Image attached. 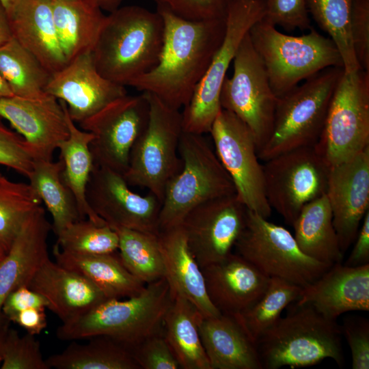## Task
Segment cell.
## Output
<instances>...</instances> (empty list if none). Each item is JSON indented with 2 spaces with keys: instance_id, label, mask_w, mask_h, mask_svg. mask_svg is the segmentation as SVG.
<instances>
[{
  "instance_id": "obj_24",
  "label": "cell",
  "mask_w": 369,
  "mask_h": 369,
  "mask_svg": "<svg viewBox=\"0 0 369 369\" xmlns=\"http://www.w3.org/2000/svg\"><path fill=\"white\" fill-rule=\"evenodd\" d=\"M27 286L46 299L48 308L62 323L85 314L107 299L87 278L50 258L37 271Z\"/></svg>"
},
{
  "instance_id": "obj_32",
  "label": "cell",
  "mask_w": 369,
  "mask_h": 369,
  "mask_svg": "<svg viewBox=\"0 0 369 369\" xmlns=\"http://www.w3.org/2000/svg\"><path fill=\"white\" fill-rule=\"evenodd\" d=\"M66 119L69 135L58 147L59 159L63 163L62 178L73 193L81 217L98 224H105L92 210L86 198L87 185L94 166L90 148L94 135L77 126L70 118L67 107Z\"/></svg>"
},
{
  "instance_id": "obj_39",
  "label": "cell",
  "mask_w": 369,
  "mask_h": 369,
  "mask_svg": "<svg viewBox=\"0 0 369 369\" xmlns=\"http://www.w3.org/2000/svg\"><path fill=\"white\" fill-rule=\"evenodd\" d=\"M42 204L29 183L0 173V244L8 250L31 213Z\"/></svg>"
},
{
  "instance_id": "obj_11",
  "label": "cell",
  "mask_w": 369,
  "mask_h": 369,
  "mask_svg": "<svg viewBox=\"0 0 369 369\" xmlns=\"http://www.w3.org/2000/svg\"><path fill=\"white\" fill-rule=\"evenodd\" d=\"M266 13V0H235L226 18L223 42L215 53L204 77L196 86L191 100L183 107V131L209 133L221 109L220 92L227 71L236 51L251 27Z\"/></svg>"
},
{
  "instance_id": "obj_37",
  "label": "cell",
  "mask_w": 369,
  "mask_h": 369,
  "mask_svg": "<svg viewBox=\"0 0 369 369\" xmlns=\"http://www.w3.org/2000/svg\"><path fill=\"white\" fill-rule=\"evenodd\" d=\"M301 290V287L284 279L270 277L261 297L246 310L233 316L256 343L281 317L284 308L299 298Z\"/></svg>"
},
{
  "instance_id": "obj_42",
  "label": "cell",
  "mask_w": 369,
  "mask_h": 369,
  "mask_svg": "<svg viewBox=\"0 0 369 369\" xmlns=\"http://www.w3.org/2000/svg\"><path fill=\"white\" fill-rule=\"evenodd\" d=\"M157 11L169 12L185 20L226 19L235 0H152Z\"/></svg>"
},
{
  "instance_id": "obj_45",
  "label": "cell",
  "mask_w": 369,
  "mask_h": 369,
  "mask_svg": "<svg viewBox=\"0 0 369 369\" xmlns=\"http://www.w3.org/2000/svg\"><path fill=\"white\" fill-rule=\"evenodd\" d=\"M140 368L177 369L180 365L165 340L163 331L131 349Z\"/></svg>"
},
{
  "instance_id": "obj_30",
  "label": "cell",
  "mask_w": 369,
  "mask_h": 369,
  "mask_svg": "<svg viewBox=\"0 0 369 369\" xmlns=\"http://www.w3.org/2000/svg\"><path fill=\"white\" fill-rule=\"evenodd\" d=\"M202 317L189 300L180 295L172 297L163 333L181 368L211 369L199 332Z\"/></svg>"
},
{
  "instance_id": "obj_48",
  "label": "cell",
  "mask_w": 369,
  "mask_h": 369,
  "mask_svg": "<svg viewBox=\"0 0 369 369\" xmlns=\"http://www.w3.org/2000/svg\"><path fill=\"white\" fill-rule=\"evenodd\" d=\"M46 299L27 286H23L10 293L5 299L1 312L10 322L20 312L29 308H48Z\"/></svg>"
},
{
  "instance_id": "obj_51",
  "label": "cell",
  "mask_w": 369,
  "mask_h": 369,
  "mask_svg": "<svg viewBox=\"0 0 369 369\" xmlns=\"http://www.w3.org/2000/svg\"><path fill=\"white\" fill-rule=\"evenodd\" d=\"M12 38L6 10L0 1V46Z\"/></svg>"
},
{
  "instance_id": "obj_38",
  "label": "cell",
  "mask_w": 369,
  "mask_h": 369,
  "mask_svg": "<svg viewBox=\"0 0 369 369\" xmlns=\"http://www.w3.org/2000/svg\"><path fill=\"white\" fill-rule=\"evenodd\" d=\"M351 0H306L308 13L336 44L348 73L360 69L351 34Z\"/></svg>"
},
{
  "instance_id": "obj_27",
  "label": "cell",
  "mask_w": 369,
  "mask_h": 369,
  "mask_svg": "<svg viewBox=\"0 0 369 369\" xmlns=\"http://www.w3.org/2000/svg\"><path fill=\"white\" fill-rule=\"evenodd\" d=\"M199 332L211 369H262L256 343L234 316L202 317Z\"/></svg>"
},
{
  "instance_id": "obj_1",
  "label": "cell",
  "mask_w": 369,
  "mask_h": 369,
  "mask_svg": "<svg viewBox=\"0 0 369 369\" xmlns=\"http://www.w3.org/2000/svg\"><path fill=\"white\" fill-rule=\"evenodd\" d=\"M158 12L164 20L159 62L128 86L152 94L167 106L179 110L191 100L221 45L226 19L193 21L167 12Z\"/></svg>"
},
{
  "instance_id": "obj_29",
  "label": "cell",
  "mask_w": 369,
  "mask_h": 369,
  "mask_svg": "<svg viewBox=\"0 0 369 369\" xmlns=\"http://www.w3.org/2000/svg\"><path fill=\"white\" fill-rule=\"evenodd\" d=\"M51 5L67 63L91 53L107 16L90 0H51Z\"/></svg>"
},
{
  "instance_id": "obj_18",
  "label": "cell",
  "mask_w": 369,
  "mask_h": 369,
  "mask_svg": "<svg viewBox=\"0 0 369 369\" xmlns=\"http://www.w3.org/2000/svg\"><path fill=\"white\" fill-rule=\"evenodd\" d=\"M0 117L23 137L33 161H53L69 135L65 102L47 93L36 98H0Z\"/></svg>"
},
{
  "instance_id": "obj_9",
  "label": "cell",
  "mask_w": 369,
  "mask_h": 369,
  "mask_svg": "<svg viewBox=\"0 0 369 369\" xmlns=\"http://www.w3.org/2000/svg\"><path fill=\"white\" fill-rule=\"evenodd\" d=\"M234 248L236 254L268 277H278L302 288L331 266L305 254L287 229L247 208L243 229Z\"/></svg>"
},
{
  "instance_id": "obj_52",
  "label": "cell",
  "mask_w": 369,
  "mask_h": 369,
  "mask_svg": "<svg viewBox=\"0 0 369 369\" xmlns=\"http://www.w3.org/2000/svg\"><path fill=\"white\" fill-rule=\"evenodd\" d=\"M96 5L102 11L105 10L109 13L120 8L124 0H90Z\"/></svg>"
},
{
  "instance_id": "obj_35",
  "label": "cell",
  "mask_w": 369,
  "mask_h": 369,
  "mask_svg": "<svg viewBox=\"0 0 369 369\" xmlns=\"http://www.w3.org/2000/svg\"><path fill=\"white\" fill-rule=\"evenodd\" d=\"M0 73L14 96L26 98L46 94L52 74L13 37L0 46Z\"/></svg>"
},
{
  "instance_id": "obj_53",
  "label": "cell",
  "mask_w": 369,
  "mask_h": 369,
  "mask_svg": "<svg viewBox=\"0 0 369 369\" xmlns=\"http://www.w3.org/2000/svg\"><path fill=\"white\" fill-rule=\"evenodd\" d=\"M10 321H5L0 323V365L1 364L3 346L5 335L8 330Z\"/></svg>"
},
{
  "instance_id": "obj_12",
  "label": "cell",
  "mask_w": 369,
  "mask_h": 369,
  "mask_svg": "<svg viewBox=\"0 0 369 369\" xmlns=\"http://www.w3.org/2000/svg\"><path fill=\"white\" fill-rule=\"evenodd\" d=\"M232 76L226 77L220 92L221 109L232 112L254 135L258 151L269 137L278 98L271 87L264 66L249 31L232 61Z\"/></svg>"
},
{
  "instance_id": "obj_54",
  "label": "cell",
  "mask_w": 369,
  "mask_h": 369,
  "mask_svg": "<svg viewBox=\"0 0 369 369\" xmlns=\"http://www.w3.org/2000/svg\"><path fill=\"white\" fill-rule=\"evenodd\" d=\"M14 96L8 84L0 73V98Z\"/></svg>"
},
{
  "instance_id": "obj_50",
  "label": "cell",
  "mask_w": 369,
  "mask_h": 369,
  "mask_svg": "<svg viewBox=\"0 0 369 369\" xmlns=\"http://www.w3.org/2000/svg\"><path fill=\"white\" fill-rule=\"evenodd\" d=\"M32 335L40 334L47 327L44 310L29 308L18 313L12 320Z\"/></svg>"
},
{
  "instance_id": "obj_8",
  "label": "cell",
  "mask_w": 369,
  "mask_h": 369,
  "mask_svg": "<svg viewBox=\"0 0 369 369\" xmlns=\"http://www.w3.org/2000/svg\"><path fill=\"white\" fill-rule=\"evenodd\" d=\"M150 111L148 124L135 142L123 176L130 187H140L162 203L170 180L182 167L178 146L183 133L182 113L146 92Z\"/></svg>"
},
{
  "instance_id": "obj_21",
  "label": "cell",
  "mask_w": 369,
  "mask_h": 369,
  "mask_svg": "<svg viewBox=\"0 0 369 369\" xmlns=\"http://www.w3.org/2000/svg\"><path fill=\"white\" fill-rule=\"evenodd\" d=\"M297 305L312 306L325 317L336 320L351 311H369V264L331 265L320 277L303 288Z\"/></svg>"
},
{
  "instance_id": "obj_41",
  "label": "cell",
  "mask_w": 369,
  "mask_h": 369,
  "mask_svg": "<svg viewBox=\"0 0 369 369\" xmlns=\"http://www.w3.org/2000/svg\"><path fill=\"white\" fill-rule=\"evenodd\" d=\"M36 336H20L9 328L5 337L1 369H49Z\"/></svg>"
},
{
  "instance_id": "obj_43",
  "label": "cell",
  "mask_w": 369,
  "mask_h": 369,
  "mask_svg": "<svg viewBox=\"0 0 369 369\" xmlns=\"http://www.w3.org/2000/svg\"><path fill=\"white\" fill-rule=\"evenodd\" d=\"M263 18L288 31L297 29L303 31L312 27L306 0H266Z\"/></svg>"
},
{
  "instance_id": "obj_5",
  "label": "cell",
  "mask_w": 369,
  "mask_h": 369,
  "mask_svg": "<svg viewBox=\"0 0 369 369\" xmlns=\"http://www.w3.org/2000/svg\"><path fill=\"white\" fill-rule=\"evenodd\" d=\"M263 18L251 27L249 35L277 98L327 68H343L341 55L329 37L313 27L306 34L287 35Z\"/></svg>"
},
{
  "instance_id": "obj_33",
  "label": "cell",
  "mask_w": 369,
  "mask_h": 369,
  "mask_svg": "<svg viewBox=\"0 0 369 369\" xmlns=\"http://www.w3.org/2000/svg\"><path fill=\"white\" fill-rule=\"evenodd\" d=\"M79 344L73 341L64 351L46 359L55 369H139L130 348L106 336L90 338Z\"/></svg>"
},
{
  "instance_id": "obj_26",
  "label": "cell",
  "mask_w": 369,
  "mask_h": 369,
  "mask_svg": "<svg viewBox=\"0 0 369 369\" xmlns=\"http://www.w3.org/2000/svg\"><path fill=\"white\" fill-rule=\"evenodd\" d=\"M8 13L12 37L51 74L67 64L57 37L51 0H20Z\"/></svg>"
},
{
  "instance_id": "obj_3",
  "label": "cell",
  "mask_w": 369,
  "mask_h": 369,
  "mask_svg": "<svg viewBox=\"0 0 369 369\" xmlns=\"http://www.w3.org/2000/svg\"><path fill=\"white\" fill-rule=\"evenodd\" d=\"M172 296L165 277L146 285L138 295L107 299L85 314L56 330L63 341L109 337L131 350L148 338L163 331L165 315Z\"/></svg>"
},
{
  "instance_id": "obj_47",
  "label": "cell",
  "mask_w": 369,
  "mask_h": 369,
  "mask_svg": "<svg viewBox=\"0 0 369 369\" xmlns=\"http://www.w3.org/2000/svg\"><path fill=\"white\" fill-rule=\"evenodd\" d=\"M342 333L349 346L353 369L369 368V320L361 316L343 320Z\"/></svg>"
},
{
  "instance_id": "obj_40",
  "label": "cell",
  "mask_w": 369,
  "mask_h": 369,
  "mask_svg": "<svg viewBox=\"0 0 369 369\" xmlns=\"http://www.w3.org/2000/svg\"><path fill=\"white\" fill-rule=\"evenodd\" d=\"M56 244L63 251L82 255L115 252L117 232L108 224H98L87 218L79 219L57 235Z\"/></svg>"
},
{
  "instance_id": "obj_23",
  "label": "cell",
  "mask_w": 369,
  "mask_h": 369,
  "mask_svg": "<svg viewBox=\"0 0 369 369\" xmlns=\"http://www.w3.org/2000/svg\"><path fill=\"white\" fill-rule=\"evenodd\" d=\"M52 230L44 208H36L27 218L5 255L0 260V323L8 320L1 312L8 295L27 286L49 260L48 238Z\"/></svg>"
},
{
  "instance_id": "obj_44",
  "label": "cell",
  "mask_w": 369,
  "mask_h": 369,
  "mask_svg": "<svg viewBox=\"0 0 369 369\" xmlns=\"http://www.w3.org/2000/svg\"><path fill=\"white\" fill-rule=\"evenodd\" d=\"M0 117V165L28 178L33 159L21 135L8 128Z\"/></svg>"
},
{
  "instance_id": "obj_46",
  "label": "cell",
  "mask_w": 369,
  "mask_h": 369,
  "mask_svg": "<svg viewBox=\"0 0 369 369\" xmlns=\"http://www.w3.org/2000/svg\"><path fill=\"white\" fill-rule=\"evenodd\" d=\"M350 29L359 68L369 72V0H351Z\"/></svg>"
},
{
  "instance_id": "obj_22",
  "label": "cell",
  "mask_w": 369,
  "mask_h": 369,
  "mask_svg": "<svg viewBox=\"0 0 369 369\" xmlns=\"http://www.w3.org/2000/svg\"><path fill=\"white\" fill-rule=\"evenodd\" d=\"M206 291L221 313L235 315L253 305L270 277L237 254L202 268Z\"/></svg>"
},
{
  "instance_id": "obj_2",
  "label": "cell",
  "mask_w": 369,
  "mask_h": 369,
  "mask_svg": "<svg viewBox=\"0 0 369 369\" xmlns=\"http://www.w3.org/2000/svg\"><path fill=\"white\" fill-rule=\"evenodd\" d=\"M164 39V20L158 12L138 6L119 8L106 16L91 52L105 78L122 85L152 70Z\"/></svg>"
},
{
  "instance_id": "obj_25",
  "label": "cell",
  "mask_w": 369,
  "mask_h": 369,
  "mask_svg": "<svg viewBox=\"0 0 369 369\" xmlns=\"http://www.w3.org/2000/svg\"><path fill=\"white\" fill-rule=\"evenodd\" d=\"M157 236L172 296L184 297L204 318L221 314L208 297L202 270L189 249L182 226L161 230Z\"/></svg>"
},
{
  "instance_id": "obj_14",
  "label": "cell",
  "mask_w": 369,
  "mask_h": 369,
  "mask_svg": "<svg viewBox=\"0 0 369 369\" xmlns=\"http://www.w3.org/2000/svg\"><path fill=\"white\" fill-rule=\"evenodd\" d=\"M209 133L238 197L247 209L269 217L272 209L265 195L263 167L251 130L234 113L221 109Z\"/></svg>"
},
{
  "instance_id": "obj_34",
  "label": "cell",
  "mask_w": 369,
  "mask_h": 369,
  "mask_svg": "<svg viewBox=\"0 0 369 369\" xmlns=\"http://www.w3.org/2000/svg\"><path fill=\"white\" fill-rule=\"evenodd\" d=\"M63 163L34 160L28 176L29 184L50 213L52 230L57 236L71 223L83 219L76 199L62 178Z\"/></svg>"
},
{
  "instance_id": "obj_49",
  "label": "cell",
  "mask_w": 369,
  "mask_h": 369,
  "mask_svg": "<svg viewBox=\"0 0 369 369\" xmlns=\"http://www.w3.org/2000/svg\"><path fill=\"white\" fill-rule=\"evenodd\" d=\"M352 251L344 262L348 266H358L369 264V210L366 213Z\"/></svg>"
},
{
  "instance_id": "obj_36",
  "label": "cell",
  "mask_w": 369,
  "mask_h": 369,
  "mask_svg": "<svg viewBox=\"0 0 369 369\" xmlns=\"http://www.w3.org/2000/svg\"><path fill=\"white\" fill-rule=\"evenodd\" d=\"M114 230L119 237V256L132 275L145 284L165 277L158 234L122 228Z\"/></svg>"
},
{
  "instance_id": "obj_17",
  "label": "cell",
  "mask_w": 369,
  "mask_h": 369,
  "mask_svg": "<svg viewBox=\"0 0 369 369\" xmlns=\"http://www.w3.org/2000/svg\"><path fill=\"white\" fill-rule=\"evenodd\" d=\"M246 211L235 193L206 202L186 215L180 226L201 269L232 252L243 229Z\"/></svg>"
},
{
  "instance_id": "obj_56",
  "label": "cell",
  "mask_w": 369,
  "mask_h": 369,
  "mask_svg": "<svg viewBox=\"0 0 369 369\" xmlns=\"http://www.w3.org/2000/svg\"><path fill=\"white\" fill-rule=\"evenodd\" d=\"M6 252L5 249L0 244V260L3 258Z\"/></svg>"
},
{
  "instance_id": "obj_20",
  "label": "cell",
  "mask_w": 369,
  "mask_h": 369,
  "mask_svg": "<svg viewBox=\"0 0 369 369\" xmlns=\"http://www.w3.org/2000/svg\"><path fill=\"white\" fill-rule=\"evenodd\" d=\"M45 92L64 102L70 118L78 124L127 94L125 86L98 72L91 53L77 57L53 73Z\"/></svg>"
},
{
  "instance_id": "obj_55",
  "label": "cell",
  "mask_w": 369,
  "mask_h": 369,
  "mask_svg": "<svg viewBox=\"0 0 369 369\" xmlns=\"http://www.w3.org/2000/svg\"><path fill=\"white\" fill-rule=\"evenodd\" d=\"M0 1L7 12H8L20 1V0H0Z\"/></svg>"
},
{
  "instance_id": "obj_19",
  "label": "cell",
  "mask_w": 369,
  "mask_h": 369,
  "mask_svg": "<svg viewBox=\"0 0 369 369\" xmlns=\"http://www.w3.org/2000/svg\"><path fill=\"white\" fill-rule=\"evenodd\" d=\"M325 195L344 254L353 243L369 210V147L329 169Z\"/></svg>"
},
{
  "instance_id": "obj_10",
  "label": "cell",
  "mask_w": 369,
  "mask_h": 369,
  "mask_svg": "<svg viewBox=\"0 0 369 369\" xmlns=\"http://www.w3.org/2000/svg\"><path fill=\"white\" fill-rule=\"evenodd\" d=\"M369 147V72H344L314 148L329 168Z\"/></svg>"
},
{
  "instance_id": "obj_28",
  "label": "cell",
  "mask_w": 369,
  "mask_h": 369,
  "mask_svg": "<svg viewBox=\"0 0 369 369\" xmlns=\"http://www.w3.org/2000/svg\"><path fill=\"white\" fill-rule=\"evenodd\" d=\"M53 255L57 264L87 278L107 299L131 297L139 294L146 286L125 267L118 251L82 255L63 251L55 245Z\"/></svg>"
},
{
  "instance_id": "obj_6",
  "label": "cell",
  "mask_w": 369,
  "mask_h": 369,
  "mask_svg": "<svg viewBox=\"0 0 369 369\" xmlns=\"http://www.w3.org/2000/svg\"><path fill=\"white\" fill-rule=\"evenodd\" d=\"M343 72L341 67L327 68L278 98L271 135L258 151L260 160L265 161L290 150L315 146Z\"/></svg>"
},
{
  "instance_id": "obj_13",
  "label": "cell",
  "mask_w": 369,
  "mask_h": 369,
  "mask_svg": "<svg viewBox=\"0 0 369 369\" xmlns=\"http://www.w3.org/2000/svg\"><path fill=\"white\" fill-rule=\"evenodd\" d=\"M264 162L268 203L292 226L307 204L325 194L330 168L314 146L290 150Z\"/></svg>"
},
{
  "instance_id": "obj_4",
  "label": "cell",
  "mask_w": 369,
  "mask_h": 369,
  "mask_svg": "<svg viewBox=\"0 0 369 369\" xmlns=\"http://www.w3.org/2000/svg\"><path fill=\"white\" fill-rule=\"evenodd\" d=\"M341 326L312 306L295 305L257 340L262 369L308 367L325 359L344 365Z\"/></svg>"
},
{
  "instance_id": "obj_31",
  "label": "cell",
  "mask_w": 369,
  "mask_h": 369,
  "mask_svg": "<svg viewBox=\"0 0 369 369\" xmlns=\"http://www.w3.org/2000/svg\"><path fill=\"white\" fill-rule=\"evenodd\" d=\"M292 226L296 242L305 254L329 265L342 262L344 254L325 194L307 204Z\"/></svg>"
},
{
  "instance_id": "obj_15",
  "label": "cell",
  "mask_w": 369,
  "mask_h": 369,
  "mask_svg": "<svg viewBox=\"0 0 369 369\" xmlns=\"http://www.w3.org/2000/svg\"><path fill=\"white\" fill-rule=\"evenodd\" d=\"M149 111L146 92L126 94L80 123L81 128L94 135L90 148L94 165L124 175L131 149L148 124Z\"/></svg>"
},
{
  "instance_id": "obj_7",
  "label": "cell",
  "mask_w": 369,
  "mask_h": 369,
  "mask_svg": "<svg viewBox=\"0 0 369 369\" xmlns=\"http://www.w3.org/2000/svg\"><path fill=\"white\" fill-rule=\"evenodd\" d=\"M178 152L180 172L166 186L159 214V231L180 226L196 206L236 193L229 174L203 135L184 132Z\"/></svg>"
},
{
  "instance_id": "obj_16",
  "label": "cell",
  "mask_w": 369,
  "mask_h": 369,
  "mask_svg": "<svg viewBox=\"0 0 369 369\" xmlns=\"http://www.w3.org/2000/svg\"><path fill=\"white\" fill-rule=\"evenodd\" d=\"M92 210L111 228H126L154 234L159 232L161 201L149 192H133L123 175L94 166L86 188Z\"/></svg>"
}]
</instances>
